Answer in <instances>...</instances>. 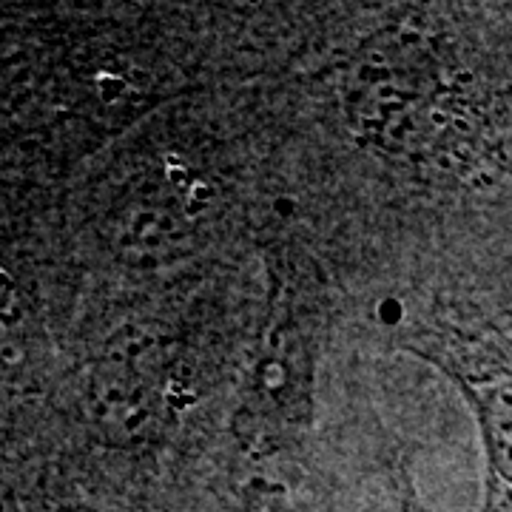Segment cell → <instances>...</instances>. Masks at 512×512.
Masks as SVG:
<instances>
[{
    "instance_id": "7a4b0ae2",
    "label": "cell",
    "mask_w": 512,
    "mask_h": 512,
    "mask_svg": "<svg viewBox=\"0 0 512 512\" xmlns=\"http://www.w3.org/2000/svg\"><path fill=\"white\" fill-rule=\"evenodd\" d=\"M57 512H97V510H89V507H63V510Z\"/></svg>"
},
{
    "instance_id": "6da1fadb",
    "label": "cell",
    "mask_w": 512,
    "mask_h": 512,
    "mask_svg": "<svg viewBox=\"0 0 512 512\" xmlns=\"http://www.w3.org/2000/svg\"><path fill=\"white\" fill-rule=\"evenodd\" d=\"M163 370L151 342H123L109 350L92 373L94 419L114 441H134L151 436L160 421Z\"/></svg>"
}]
</instances>
